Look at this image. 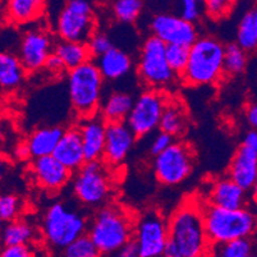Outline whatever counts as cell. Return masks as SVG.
<instances>
[{
	"label": "cell",
	"instance_id": "836d02e7",
	"mask_svg": "<svg viewBox=\"0 0 257 257\" xmlns=\"http://www.w3.org/2000/svg\"><path fill=\"white\" fill-rule=\"evenodd\" d=\"M25 210V202L15 193L0 195V218L4 223L20 218Z\"/></svg>",
	"mask_w": 257,
	"mask_h": 257
},
{
	"label": "cell",
	"instance_id": "603a6c76",
	"mask_svg": "<svg viewBox=\"0 0 257 257\" xmlns=\"http://www.w3.org/2000/svg\"><path fill=\"white\" fill-rule=\"evenodd\" d=\"M159 130L170 136L182 137L188 130V113L181 100L168 99L159 121Z\"/></svg>",
	"mask_w": 257,
	"mask_h": 257
},
{
	"label": "cell",
	"instance_id": "ee69618b",
	"mask_svg": "<svg viewBox=\"0 0 257 257\" xmlns=\"http://www.w3.org/2000/svg\"><path fill=\"white\" fill-rule=\"evenodd\" d=\"M15 155L18 160H29V159L31 158V155H30L29 146H27L26 141L21 142V144H18L17 146H16Z\"/></svg>",
	"mask_w": 257,
	"mask_h": 257
},
{
	"label": "cell",
	"instance_id": "30bf717a",
	"mask_svg": "<svg viewBox=\"0 0 257 257\" xmlns=\"http://www.w3.org/2000/svg\"><path fill=\"white\" fill-rule=\"evenodd\" d=\"M96 26L95 11L88 0H68L58 15L55 32L59 40L86 43Z\"/></svg>",
	"mask_w": 257,
	"mask_h": 257
},
{
	"label": "cell",
	"instance_id": "9a60e30c",
	"mask_svg": "<svg viewBox=\"0 0 257 257\" xmlns=\"http://www.w3.org/2000/svg\"><path fill=\"white\" fill-rule=\"evenodd\" d=\"M54 40L46 30L32 29L21 39L18 58L27 73H35L44 68L54 50Z\"/></svg>",
	"mask_w": 257,
	"mask_h": 257
},
{
	"label": "cell",
	"instance_id": "277c9868",
	"mask_svg": "<svg viewBox=\"0 0 257 257\" xmlns=\"http://www.w3.org/2000/svg\"><path fill=\"white\" fill-rule=\"evenodd\" d=\"M202 219L210 244H218L237 238L252 237L256 229V218L248 207L225 209L204 204Z\"/></svg>",
	"mask_w": 257,
	"mask_h": 257
},
{
	"label": "cell",
	"instance_id": "4316f807",
	"mask_svg": "<svg viewBox=\"0 0 257 257\" xmlns=\"http://www.w3.org/2000/svg\"><path fill=\"white\" fill-rule=\"evenodd\" d=\"M132 95L121 91L110 93L100 105L99 114L106 123L113 121H125L131 107L133 105Z\"/></svg>",
	"mask_w": 257,
	"mask_h": 257
},
{
	"label": "cell",
	"instance_id": "cb8c5ba5",
	"mask_svg": "<svg viewBox=\"0 0 257 257\" xmlns=\"http://www.w3.org/2000/svg\"><path fill=\"white\" fill-rule=\"evenodd\" d=\"M27 72L18 55L0 51V87L7 91L17 90L25 81Z\"/></svg>",
	"mask_w": 257,
	"mask_h": 257
},
{
	"label": "cell",
	"instance_id": "e0dca14e",
	"mask_svg": "<svg viewBox=\"0 0 257 257\" xmlns=\"http://www.w3.org/2000/svg\"><path fill=\"white\" fill-rule=\"evenodd\" d=\"M35 183L46 192L57 193L71 182L73 173L68 170L53 155L35 158L30 167Z\"/></svg>",
	"mask_w": 257,
	"mask_h": 257
},
{
	"label": "cell",
	"instance_id": "44dd1931",
	"mask_svg": "<svg viewBox=\"0 0 257 257\" xmlns=\"http://www.w3.org/2000/svg\"><path fill=\"white\" fill-rule=\"evenodd\" d=\"M104 81H118L127 76L132 69V58L124 50L113 46L96 58L95 62Z\"/></svg>",
	"mask_w": 257,
	"mask_h": 257
},
{
	"label": "cell",
	"instance_id": "ac0fdd59",
	"mask_svg": "<svg viewBox=\"0 0 257 257\" xmlns=\"http://www.w3.org/2000/svg\"><path fill=\"white\" fill-rule=\"evenodd\" d=\"M206 204L225 207V209L248 207V191L242 188L232 178L225 175L212 182Z\"/></svg>",
	"mask_w": 257,
	"mask_h": 257
},
{
	"label": "cell",
	"instance_id": "7dc6e473",
	"mask_svg": "<svg viewBox=\"0 0 257 257\" xmlns=\"http://www.w3.org/2000/svg\"><path fill=\"white\" fill-rule=\"evenodd\" d=\"M3 226H4V221L2 220V218H0V237H2V230H3Z\"/></svg>",
	"mask_w": 257,
	"mask_h": 257
},
{
	"label": "cell",
	"instance_id": "c3c4849f",
	"mask_svg": "<svg viewBox=\"0 0 257 257\" xmlns=\"http://www.w3.org/2000/svg\"><path fill=\"white\" fill-rule=\"evenodd\" d=\"M2 2H4V0H0V3H2Z\"/></svg>",
	"mask_w": 257,
	"mask_h": 257
},
{
	"label": "cell",
	"instance_id": "d6a6232c",
	"mask_svg": "<svg viewBox=\"0 0 257 257\" xmlns=\"http://www.w3.org/2000/svg\"><path fill=\"white\" fill-rule=\"evenodd\" d=\"M65 257H97L100 256L99 249L87 233L77 237L62 251Z\"/></svg>",
	"mask_w": 257,
	"mask_h": 257
},
{
	"label": "cell",
	"instance_id": "1f68e13d",
	"mask_svg": "<svg viewBox=\"0 0 257 257\" xmlns=\"http://www.w3.org/2000/svg\"><path fill=\"white\" fill-rule=\"evenodd\" d=\"M144 9V0H114L111 12L116 21L121 23L136 22Z\"/></svg>",
	"mask_w": 257,
	"mask_h": 257
},
{
	"label": "cell",
	"instance_id": "3957f363",
	"mask_svg": "<svg viewBox=\"0 0 257 257\" xmlns=\"http://www.w3.org/2000/svg\"><path fill=\"white\" fill-rule=\"evenodd\" d=\"M223 58L224 44L220 40L210 35L198 36L189 46L188 62L179 76L181 82L188 87L216 85L224 77Z\"/></svg>",
	"mask_w": 257,
	"mask_h": 257
},
{
	"label": "cell",
	"instance_id": "f35d334b",
	"mask_svg": "<svg viewBox=\"0 0 257 257\" xmlns=\"http://www.w3.org/2000/svg\"><path fill=\"white\" fill-rule=\"evenodd\" d=\"M35 254L32 244H11L0 249L2 257H31Z\"/></svg>",
	"mask_w": 257,
	"mask_h": 257
},
{
	"label": "cell",
	"instance_id": "e575fe53",
	"mask_svg": "<svg viewBox=\"0 0 257 257\" xmlns=\"http://www.w3.org/2000/svg\"><path fill=\"white\" fill-rule=\"evenodd\" d=\"M188 54L189 46L175 45V44L165 45V58H167L168 64L178 77L183 73L184 68H186L187 62H188Z\"/></svg>",
	"mask_w": 257,
	"mask_h": 257
},
{
	"label": "cell",
	"instance_id": "f6af8a7d",
	"mask_svg": "<svg viewBox=\"0 0 257 257\" xmlns=\"http://www.w3.org/2000/svg\"><path fill=\"white\" fill-rule=\"evenodd\" d=\"M8 168H9V160L0 154V182H2V179L4 178V175H6Z\"/></svg>",
	"mask_w": 257,
	"mask_h": 257
},
{
	"label": "cell",
	"instance_id": "8992f818",
	"mask_svg": "<svg viewBox=\"0 0 257 257\" xmlns=\"http://www.w3.org/2000/svg\"><path fill=\"white\" fill-rule=\"evenodd\" d=\"M102 90L104 78L92 60L68 71L69 101L79 119L99 113Z\"/></svg>",
	"mask_w": 257,
	"mask_h": 257
},
{
	"label": "cell",
	"instance_id": "7c38bea8",
	"mask_svg": "<svg viewBox=\"0 0 257 257\" xmlns=\"http://www.w3.org/2000/svg\"><path fill=\"white\" fill-rule=\"evenodd\" d=\"M139 248V257H160L164 254L168 240V220L159 210L142 212L135 221L133 238Z\"/></svg>",
	"mask_w": 257,
	"mask_h": 257
},
{
	"label": "cell",
	"instance_id": "d6986e66",
	"mask_svg": "<svg viewBox=\"0 0 257 257\" xmlns=\"http://www.w3.org/2000/svg\"><path fill=\"white\" fill-rule=\"evenodd\" d=\"M81 135L86 161L101 160L105 145L106 121L99 113L82 118L77 125Z\"/></svg>",
	"mask_w": 257,
	"mask_h": 257
},
{
	"label": "cell",
	"instance_id": "83f0119b",
	"mask_svg": "<svg viewBox=\"0 0 257 257\" xmlns=\"http://www.w3.org/2000/svg\"><path fill=\"white\" fill-rule=\"evenodd\" d=\"M53 53L62 60L67 71H71L83 63L92 60L86 43L59 40L58 43L54 44Z\"/></svg>",
	"mask_w": 257,
	"mask_h": 257
},
{
	"label": "cell",
	"instance_id": "2e32d148",
	"mask_svg": "<svg viewBox=\"0 0 257 257\" xmlns=\"http://www.w3.org/2000/svg\"><path fill=\"white\" fill-rule=\"evenodd\" d=\"M136 140L137 137L125 121L106 123L101 161L106 167L118 168L128 158L136 144Z\"/></svg>",
	"mask_w": 257,
	"mask_h": 257
},
{
	"label": "cell",
	"instance_id": "d590c367",
	"mask_svg": "<svg viewBox=\"0 0 257 257\" xmlns=\"http://www.w3.org/2000/svg\"><path fill=\"white\" fill-rule=\"evenodd\" d=\"M238 0H204L205 12L212 21H221L229 17L237 6Z\"/></svg>",
	"mask_w": 257,
	"mask_h": 257
},
{
	"label": "cell",
	"instance_id": "9c48e42d",
	"mask_svg": "<svg viewBox=\"0 0 257 257\" xmlns=\"http://www.w3.org/2000/svg\"><path fill=\"white\" fill-rule=\"evenodd\" d=\"M195 151L184 142H175L154 156L153 170L156 181L163 186H178L193 172Z\"/></svg>",
	"mask_w": 257,
	"mask_h": 257
},
{
	"label": "cell",
	"instance_id": "52a82bcc",
	"mask_svg": "<svg viewBox=\"0 0 257 257\" xmlns=\"http://www.w3.org/2000/svg\"><path fill=\"white\" fill-rule=\"evenodd\" d=\"M71 182L76 200L90 209H97L106 204L113 192L107 167L101 160L85 161L72 174Z\"/></svg>",
	"mask_w": 257,
	"mask_h": 257
},
{
	"label": "cell",
	"instance_id": "4fadbf2b",
	"mask_svg": "<svg viewBox=\"0 0 257 257\" xmlns=\"http://www.w3.org/2000/svg\"><path fill=\"white\" fill-rule=\"evenodd\" d=\"M229 178L251 192L257 183V133L254 128L244 135L228 168Z\"/></svg>",
	"mask_w": 257,
	"mask_h": 257
},
{
	"label": "cell",
	"instance_id": "74e56055",
	"mask_svg": "<svg viewBox=\"0 0 257 257\" xmlns=\"http://www.w3.org/2000/svg\"><path fill=\"white\" fill-rule=\"evenodd\" d=\"M179 6V16L191 22H197L201 17L200 0H177Z\"/></svg>",
	"mask_w": 257,
	"mask_h": 257
},
{
	"label": "cell",
	"instance_id": "bcb514c9",
	"mask_svg": "<svg viewBox=\"0 0 257 257\" xmlns=\"http://www.w3.org/2000/svg\"><path fill=\"white\" fill-rule=\"evenodd\" d=\"M4 144H6V135H4V131L2 128V125H0V154L3 151Z\"/></svg>",
	"mask_w": 257,
	"mask_h": 257
},
{
	"label": "cell",
	"instance_id": "f546056e",
	"mask_svg": "<svg viewBox=\"0 0 257 257\" xmlns=\"http://www.w3.org/2000/svg\"><path fill=\"white\" fill-rule=\"evenodd\" d=\"M237 45L247 53H253L257 48V11H247L240 18L237 29Z\"/></svg>",
	"mask_w": 257,
	"mask_h": 257
},
{
	"label": "cell",
	"instance_id": "7402d4cb",
	"mask_svg": "<svg viewBox=\"0 0 257 257\" xmlns=\"http://www.w3.org/2000/svg\"><path fill=\"white\" fill-rule=\"evenodd\" d=\"M45 9V0H7L6 18L12 25H29L43 17Z\"/></svg>",
	"mask_w": 257,
	"mask_h": 257
},
{
	"label": "cell",
	"instance_id": "8fae6325",
	"mask_svg": "<svg viewBox=\"0 0 257 257\" xmlns=\"http://www.w3.org/2000/svg\"><path fill=\"white\" fill-rule=\"evenodd\" d=\"M168 99L165 91L147 88L133 100L125 123L137 139L149 136L159 130V121Z\"/></svg>",
	"mask_w": 257,
	"mask_h": 257
},
{
	"label": "cell",
	"instance_id": "484cf974",
	"mask_svg": "<svg viewBox=\"0 0 257 257\" xmlns=\"http://www.w3.org/2000/svg\"><path fill=\"white\" fill-rule=\"evenodd\" d=\"M36 226L30 220L23 218H17L15 220L4 223L0 244L11 246V244H32L37 235Z\"/></svg>",
	"mask_w": 257,
	"mask_h": 257
},
{
	"label": "cell",
	"instance_id": "7a4b0ae2",
	"mask_svg": "<svg viewBox=\"0 0 257 257\" xmlns=\"http://www.w3.org/2000/svg\"><path fill=\"white\" fill-rule=\"evenodd\" d=\"M136 218L124 207L102 205L87 223V234L99 249L100 256L115 254L133 238Z\"/></svg>",
	"mask_w": 257,
	"mask_h": 257
},
{
	"label": "cell",
	"instance_id": "5bb4252c",
	"mask_svg": "<svg viewBox=\"0 0 257 257\" xmlns=\"http://www.w3.org/2000/svg\"><path fill=\"white\" fill-rule=\"evenodd\" d=\"M150 30L153 36L161 40L165 45L191 46L198 37L196 25L183 17L170 13L156 15L150 22Z\"/></svg>",
	"mask_w": 257,
	"mask_h": 257
},
{
	"label": "cell",
	"instance_id": "f1b7e54d",
	"mask_svg": "<svg viewBox=\"0 0 257 257\" xmlns=\"http://www.w3.org/2000/svg\"><path fill=\"white\" fill-rule=\"evenodd\" d=\"M209 254L218 257H252L254 254V242L252 237H243L210 244Z\"/></svg>",
	"mask_w": 257,
	"mask_h": 257
},
{
	"label": "cell",
	"instance_id": "ab89813d",
	"mask_svg": "<svg viewBox=\"0 0 257 257\" xmlns=\"http://www.w3.org/2000/svg\"><path fill=\"white\" fill-rule=\"evenodd\" d=\"M173 141H174V137L168 135V133L163 132V131H160V132L154 137L153 142H151V146H150L151 155L155 156L158 155V154H160L161 151H164L167 147H169L170 145L173 144Z\"/></svg>",
	"mask_w": 257,
	"mask_h": 257
},
{
	"label": "cell",
	"instance_id": "6da1fadb",
	"mask_svg": "<svg viewBox=\"0 0 257 257\" xmlns=\"http://www.w3.org/2000/svg\"><path fill=\"white\" fill-rule=\"evenodd\" d=\"M210 243L205 232L200 201L183 202L168 220L167 257H201L209 254Z\"/></svg>",
	"mask_w": 257,
	"mask_h": 257
},
{
	"label": "cell",
	"instance_id": "b9f144b4",
	"mask_svg": "<svg viewBox=\"0 0 257 257\" xmlns=\"http://www.w3.org/2000/svg\"><path fill=\"white\" fill-rule=\"evenodd\" d=\"M115 254L119 257H139V248H137L136 242L133 239L128 240L125 244H123L119 248V251Z\"/></svg>",
	"mask_w": 257,
	"mask_h": 257
},
{
	"label": "cell",
	"instance_id": "681fc988",
	"mask_svg": "<svg viewBox=\"0 0 257 257\" xmlns=\"http://www.w3.org/2000/svg\"><path fill=\"white\" fill-rule=\"evenodd\" d=\"M200 2H204V0H200Z\"/></svg>",
	"mask_w": 257,
	"mask_h": 257
},
{
	"label": "cell",
	"instance_id": "7bdbcfd3",
	"mask_svg": "<svg viewBox=\"0 0 257 257\" xmlns=\"http://www.w3.org/2000/svg\"><path fill=\"white\" fill-rule=\"evenodd\" d=\"M244 116H246L247 124L251 128L257 127V106L256 104H249L247 106L246 111H244Z\"/></svg>",
	"mask_w": 257,
	"mask_h": 257
},
{
	"label": "cell",
	"instance_id": "ffe728a7",
	"mask_svg": "<svg viewBox=\"0 0 257 257\" xmlns=\"http://www.w3.org/2000/svg\"><path fill=\"white\" fill-rule=\"evenodd\" d=\"M53 156L68 170L74 173L85 164L82 140L77 127L67 128L53 151Z\"/></svg>",
	"mask_w": 257,
	"mask_h": 257
},
{
	"label": "cell",
	"instance_id": "5b68a950",
	"mask_svg": "<svg viewBox=\"0 0 257 257\" xmlns=\"http://www.w3.org/2000/svg\"><path fill=\"white\" fill-rule=\"evenodd\" d=\"M87 219L68 202H54L41 220V233L49 248L62 252L72 240L87 230Z\"/></svg>",
	"mask_w": 257,
	"mask_h": 257
},
{
	"label": "cell",
	"instance_id": "d4e9b609",
	"mask_svg": "<svg viewBox=\"0 0 257 257\" xmlns=\"http://www.w3.org/2000/svg\"><path fill=\"white\" fill-rule=\"evenodd\" d=\"M60 127H43L34 131L30 137L26 140V144L29 146L30 155L32 159L40 158V156L53 155V151L57 146L58 141L63 135Z\"/></svg>",
	"mask_w": 257,
	"mask_h": 257
},
{
	"label": "cell",
	"instance_id": "8d00e7d4",
	"mask_svg": "<svg viewBox=\"0 0 257 257\" xmlns=\"http://www.w3.org/2000/svg\"><path fill=\"white\" fill-rule=\"evenodd\" d=\"M86 45H87V49L90 51L92 59H96L97 57H100L104 53H106L109 49L113 48L114 44L109 35L96 30L88 37V40L86 41Z\"/></svg>",
	"mask_w": 257,
	"mask_h": 257
},
{
	"label": "cell",
	"instance_id": "ba28073f",
	"mask_svg": "<svg viewBox=\"0 0 257 257\" xmlns=\"http://www.w3.org/2000/svg\"><path fill=\"white\" fill-rule=\"evenodd\" d=\"M137 74L142 85L153 90L167 91L177 82L178 76L170 69L165 58V44L158 37H147L142 44Z\"/></svg>",
	"mask_w": 257,
	"mask_h": 257
},
{
	"label": "cell",
	"instance_id": "4dcf8cb0",
	"mask_svg": "<svg viewBox=\"0 0 257 257\" xmlns=\"http://www.w3.org/2000/svg\"><path fill=\"white\" fill-rule=\"evenodd\" d=\"M248 65V53L235 43L224 45V77H235L244 73Z\"/></svg>",
	"mask_w": 257,
	"mask_h": 257
},
{
	"label": "cell",
	"instance_id": "60d3db41",
	"mask_svg": "<svg viewBox=\"0 0 257 257\" xmlns=\"http://www.w3.org/2000/svg\"><path fill=\"white\" fill-rule=\"evenodd\" d=\"M43 69H45L46 72H49V73L54 77H59L67 72V69H65L64 65H63L62 60H60L54 53L50 54V57L48 58Z\"/></svg>",
	"mask_w": 257,
	"mask_h": 257
}]
</instances>
